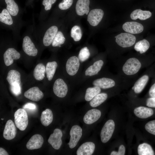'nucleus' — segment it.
Returning a JSON list of instances; mask_svg holds the SVG:
<instances>
[{
  "label": "nucleus",
  "mask_w": 155,
  "mask_h": 155,
  "mask_svg": "<svg viewBox=\"0 0 155 155\" xmlns=\"http://www.w3.org/2000/svg\"><path fill=\"white\" fill-rule=\"evenodd\" d=\"M122 28L126 32L132 34L140 33L144 30V27L141 24L135 22L125 23L123 25Z\"/></svg>",
  "instance_id": "nucleus-10"
},
{
  "label": "nucleus",
  "mask_w": 155,
  "mask_h": 155,
  "mask_svg": "<svg viewBox=\"0 0 155 155\" xmlns=\"http://www.w3.org/2000/svg\"><path fill=\"white\" fill-rule=\"evenodd\" d=\"M10 89L13 93L16 96H18L21 93V88L20 84H16L10 86Z\"/></svg>",
  "instance_id": "nucleus-40"
},
{
  "label": "nucleus",
  "mask_w": 155,
  "mask_h": 155,
  "mask_svg": "<svg viewBox=\"0 0 155 155\" xmlns=\"http://www.w3.org/2000/svg\"><path fill=\"white\" fill-rule=\"evenodd\" d=\"M117 44L122 48L131 46L135 43L136 38L133 35L127 33H121L115 36Z\"/></svg>",
  "instance_id": "nucleus-3"
},
{
  "label": "nucleus",
  "mask_w": 155,
  "mask_h": 155,
  "mask_svg": "<svg viewBox=\"0 0 155 155\" xmlns=\"http://www.w3.org/2000/svg\"><path fill=\"white\" fill-rule=\"evenodd\" d=\"M62 135L61 130L57 128L55 129L53 133L50 135L48 141L54 149L58 150L61 147L62 143Z\"/></svg>",
  "instance_id": "nucleus-9"
},
{
  "label": "nucleus",
  "mask_w": 155,
  "mask_h": 155,
  "mask_svg": "<svg viewBox=\"0 0 155 155\" xmlns=\"http://www.w3.org/2000/svg\"><path fill=\"white\" fill-rule=\"evenodd\" d=\"M14 117L16 127L21 131L24 130L28 125V122L26 111L23 108L18 109L15 113Z\"/></svg>",
  "instance_id": "nucleus-2"
},
{
  "label": "nucleus",
  "mask_w": 155,
  "mask_h": 155,
  "mask_svg": "<svg viewBox=\"0 0 155 155\" xmlns=\"http://www.w3.org/2000/svg\"><path fill=\"white\" fill-rule=\"evenodd\" d=\"M70 136L69 142L68 144L71 149L74 148L80 139L82 135V129L79 125L73 126L70 131Z\"/></svg>",
  "instance_id": "nucleus-5"
},
{
  "label": "nucleus",
  "mask_w": 155,
  "mask_h": 155,
  "mask_svg": "<svg viewBox=\"0 0 155 155\" xmlns=\"http://www.w3.org/2000/svg\"><path fill=\"white\" fill-rule=\"evenodd\" d=\"M24 95L26 98L34 101H39L44 96L43 93L37 87L29 89L24 92Z\"/></svg>",
  "instance_id": "nucleus-13"
},
{
  "label": "nucleus",
  "mask_w": 155,
  "mask_h": 155,
  "mask_svg": "<svg viewBox=\"0 0 155 155\" xmlns=\"http://www.w3.org/2000/svg\"><path fill=\"white\" fill-rule=\"evenodd\" d=\"M20 57V53L16 49L13 48L8 49L3 55V58L5 64L7 66L12 64L14 59H18Z\"/></svg>",
  "instance_id": "nucleus-14"
},
{
  "label": "nucleus",
  "mask_w": 155,
  "mask_h": 155,
  "mask_svg": "<svg viewBox=\"0 0 155 155\" xmlns=\"http://www.w3.org/2000/svg\"><path fill=\"white\" fill-rule=\"evenodd\" d=\"M53 91L55 94L58 97H64L67 92V85L63 79H58L54 83Z\"/></svg>",
  "instance_id": "nucleus-6"
},
{
  "label": "nucleus",
  "mask_w": 155,
  "mask_h": 155,
  "mask_svg": "<svg viewBox=\"0 0 155 155\" xmlns=\"http://www.w3.org/2000/svg\"><path fill=\"white\" fill-rule=\"evenodd\" d=\"M6 79L10 86L21 84V75L20 73L15 70H11L8 73Z\"/></svg>",
  "instance_id": "nucleus-23"
},
{
  "label": "nucleus",
  "mask_w": 155,
  "mask_h": 155,
  "mask_svg": "<svg viewBox=\"0 0 155 155\" xmlns=\"http://www.w3.org/2000/svg\"><path fill=\"white\" fill-rule=\"evenodd\" d=\"M7 4L6 8L10 15L16 16L18 13L19 8L18 5L13 0H5Z\"/></svg>",
  "instance_id": "nucleus-33"
},
{
  "label": "nucleus",
  "mask_w": 155,
  "mask_h": 155,
  "mask_svg": "<svg viewBox=\"0 0 155 155\" xmlns=\"http://www.w3.org/2000/svg\"><path fill=\"white\" fill-rule=\"evenodd\" d=\"M0 155H8L9 154L7 152L2 148H0Z\"/></svg>",
  "instance_id": "nucleus-46"
},
{
  "label": "nucleus",
  "mask_w": 155,
  "mask_h": 155,
  "mask_svg": "<svg viewBox=\"0 0 155 155\" xmlns=\"http://www.w3.org/2000/svg\"><path fill=\"white\" fill-rule=\"evenodd\" d=\"M45 68L42 63L38 64L35 67L33 71V76L35 79L38 81L43 79L45 77Z\"/></svg>",
  "instance_id": "nucleus-27"
},
{
  "label": "nucleus",
  "mask_w": 155,
  "mask_h": 155,
  "mask_svg": "<svg viewBox=\"0 0 155 155\" xmlns=\"http://www.w3.org/2000/svg\"><path fill=\"white\" fill-rule=\"evenodd\" d=\"M101 112L99 110L92 109L89 110L83 118L84 122L87 124H91L97 121L100 117Z\"/></svg>",
  "instance_id": "nucleus-16"
},
{
  "label": "nucleus",
  "mask_w": 155,
  "mask_h": 155,
  "mask_svg": "<svg viewBox=\"0 0 155 155\" xmlns=\"http://www.w3.org/2000/svg\"><path fill=\"white\" fill-rule=\"evenodd\" d=\"M24 108H28L30 109H35L36 108V105L32 103H28L24 105L23 107Z\"/></svg>",
  "instance_id": "nucleus-44"
},
{
  "label": "nucleus",
  "mask_w": 155,
  "mask_h": 155,
  "mask_svg": "<svg viewBox=\"0 0 155 155\" xmlns=\"http://www.w3.org/2000/svg\"><path fill=\"white\" fill-rule=\"evenodd\" d=\"M146 105L150 107L155 108V97L148 98L146 101Z\"/></svg>",
  "instance_id": "nucleus-43"
},
{
  "label": "nucleus",
  "mask_w": 155,
  "mask_h": 155,
  "mask_svg": "<svg viewBox=\"0 0 155 155\" xmlns=\"http://www.w3.org/2000/svg\"><path fill=\"white\" fill-rule=\"evenodd\" d=\"M44 140L40 135L36 134L33 135L29 140L26 145L27 148L29 150L40 148L43 143Z\"/></svg>",
  "instance_id": "nucleus-15"
},
{
  "label": "nucleus",
  "mask_w": 155,
  "mask_h": 155,
  "mask_svg": "<svg viewBox=\"0 0 155 155\" xmlns=\"http://www.w3.org/2000/svg\"><path fill=\"white\" fill-rule=\"evenodd\" d=\"M53 119V113L51 109L47 108L42 112L40 121L44 126H47L49 125L52 122Z\"/></svg>",
  "instance_id": "nucleus-26"
},
{
  "label": "nucleus",
  "mask_w": 155,
  "mask_h": 155,
  "mask_svg": "<svg viewBox=\"0 0 155 155\" xmlns=\"http://www.w3.org/2000/svg\"><path fill=\"white\" fill-rule=\"evenodd\" d=\"M142 66V63L138 59L131 57L124 63L122 67L123 73L127 76L135 75L139 71Z\"/></svg>",
  "instance_id": "nucleus-1"
},
{
  "label": "nucleus",
  "mask_w": 155,
  "mask_h": 155,
  "mask_svg": "<svg viewBox=\"0 0 155 155\" xmlns=\"http://www.w3.org/2000/svg\"><path fill=\"white\" fill-rule=\"evenodd\" d=\"M22 48L25 53L29 56H35L37 54V49L28 36H26L23 38Z\"/></svg>",
  "instance_id": "nucleus-12"
},
{
  "label": "nucleus",
  "mask_w": 155,
  "mask_h": 155,
  "mask_svg": "<svg viewBox=\"0 0 155 155\" xmlns=\"http://www.w3.org/2000/svg\"><path fill=\"white\" fill-rule=\"evenodd\" d=\"M0 21L8 25H11L13 24L12 18L7 9H3L0 13Z\"/></svg>",
  "instance_id": "nucleus-34"
},
{
  "label": "nucleus",
  "mask_w": 155,
  "mask_h": 155,
  "mask_svg": "<svg viewBox=\"0 0 155 155\" xmlns=\"http://www.w3.org/2000/svg\"><path fill=\"white\" fill-rule=\"evenodd\" d=\"M94 86H97L103 89H106L114 87L116 84L115 81L112 79L102 78L96 79L93 82Z\"/></svg>",
  "instance_id": "nucleus-17"
},
{
  "label": "nucleus",
  "mask_w": 155,
  "mask_h": 155,
  "mask_svg": "<svg viewBox=\"0 0 155 155\" xmlns=\"http://www.w3.org/2000/svg\"><path fill=\"white\" fill-rule=\"evenodd\" d=\"M103 11L100 9H94L90 11L88 16L87 21L92 26H97L104 16Z\"/></svg>",
  "instance_id": "nucleus-7"
},
{
  "label": "nucleus",
  "mask_w": 155,
  "mask_h": 155,
  "mask_svg": "<svg viewBox=\"0 0 155 155\" xmlns=\"http://www.w3.org/2000/svg\"><path fill=\"white\" fill-rule=\"evenodd\" d=\"M90 55L89 50L86 47L82 49L79 52L78 58L81 62H84L88 59Z\"/></svg>",
  "instance_id": "nucleus-37"
},
{
  "label": "nucleus",
  "mask_w": 155,
  "mask_h": 155,
  "mask_svg": "<svg viewBox=\"0 0 155 155\" xmlns=\"http://www.w3.org/2000/svg\"><path fill=\"white\" fill-rule=\"evenodd\" d=\"M57 64L55 61L49 62L46 65L45 72L46 77L49 81L53 79L57 67Z\"/></svg>",
  "instance_id": "nucleus-28"
},
{
  "label": "nucleus",
  "mask_w": 155,
  "mask_h": 155,
  "mask_svg": "<svg viewBox=\"0 0 155 155\" xmlns=\"http://www.w3.org/2000/svg\"><path fill=\"white\" fill-rule=\"evenodd\" d=\"M57 0H43L42 4L44 6V9L46 10H50L52 4L54 3Z\"/></svg>",
  "instance_id": "nucleus-41"
},
{
  "label": "nucleus",
  "mask_w": 155,
  "mask_h": 155,
  "mask_svg": "<svg viewBox=\"0 0 155 155\" xmlns=\"http://www.w3.org/2000/svg\"><path fill=\"white\" fill-rule=\"evenodd\" d=\"M71 37L75 41H79L82 37V34L80 27L78 26H75L71 29Z\"/></svg>",
  "instance_id": "nucleus-36"
},
{
  "label": "nucleus",
  "mask_w": 155,
  "mask_h": 155,
  "mask_svg": "<svg viewBox=\"0 0 155 155\" xmlns=\"http://www.w3.org/2000/svg\"><path fill=\"white\" fill-rule=\"evenodd\" d=\"M149 79L148 76L144 75L139 78L135 82L132 88L135 93L141 92L146 85Z\"/></svg>",
  "instance_id": "nucleus-21"
},
{
  "label": "nucleus",
  "mask_w": 155,
  "mask_h": 155,
  "mask_svg": "<svg viewBox=\"0 0 155 155\" xmlns=\"http://www.w3.org/2000/svg\"><path fill=\"white\" fill-rule=\"evenodd\" d=\"M115 128L114 121L111 119L107 121L104 124L100 132V137L102 142L106 143L111 137Z\"/></svg>",
  "instance_id": "nucleus-4"
},
{
  "label": "nucleus",
  "mask_w": 155,
  "mask_h": 155,
  "mask_svg": "<svg viewBox=\"0 0 155 155\" xmlns=\"http://www.w3.org/2000/svg\"><path fill=\"white\" fill-rule=\"evenodd\" d=\"M90 0H78L75 6L77 14L80 16L86 14L87 15L89 11Z\"/></svg>",
  "instance_id": "nucleus-19"
},
{
  "label": "nucleus",
  "mask_w": 155,
  "mask_h": 155,
  "mask_svg": "<svg viewBox=\"0 0 155 155\" xmlns=\"http://www.w3.org/2000/svg\"><path fill=\"white\" fill-rule=\"evenodd\" d=\"M63 2L60 3L58 5L59 8L61 10H64L69 8L72 5L73 0H63Z\"/></svg>",
  "instance_id": "nucleus-39"
},
{
  "label": "nucleus",
  "mask_w": 155,
  "mask_h": 155,
  "mask_svg": "<svg viewBox=\"0 0 155 155\" xmlns=\"http://www.w3.org/2000/svg\"><path fill=\"white\" fill-rule=\"evenodd\" d=\"M95 148V145L92 142H87L83 144L78 149L77 155H91Z\"/></svg>",
  "instance_id": "nucleus-18"
},
{
  "label": "nucleus",
  "mask_w": 155,
  "mask_h": 155,
  "mask_svg": "<svg viewBox=\"0 0 155 155\" xmlns=\"http://www.w3.org/2000/svg\"><path fill=\"white\" fill-rule=\"evenodd\" d=\"M17 131L15 125L11 120H8L3 132V137L5 139L11 140L15 137Z\"/></svg>",
  "instance_id": "nucleus-11"
},
{
  "label": "nucleus",
  "mask_w": 155,
  "mask_h": 155,
  "mask_svg": "<svg viewBox=\"0 0 155 155\" xmlns=\"http://www.w3.org/2000/svg\"><path fill=\"white\" fill-rule=\"evenodd\" d=\"M79 59L75 56L70 57L67 60L66 69L68 74L70 75H74L77 72L80 67Z\"/></svg>",
  "instance_id": "nucleus-8"
},
{
  "label": "nucleus",
  "mask_w": 155,
  "mask_h": 155,
  "mask_svg": "<svg viewBox=\"0 0 155 155\" xmlns=\"http://www.w3.org/2000/svg\"><path fill=\"white\" fill-rule=\"evenodd\" d=\"M138 153L139 155H154V151L150 145L144 143L139 145L137 148Z\"/></svg>",
  "instance_id": "nucleus-31"
},
{
  "label": "nucleus",
  "mask_w": 155,
  "mask_h": 155,
  "mask_svg": "<svg viewBox=\"0 0 155 155\" xmlns=\"http://www.w3.org/2000/svg\"><path fill=\"white\" fill-rule=\"evenodd\" d=\"M152 14L149 11L136 9L132 12L130 16L133 20H136L138 18L141 20H145L150 18L152 16Z\"/></svg>",
  "instance_id": "nucleus-24"
},
{
  "label": "nucleus",
  "mask_w": 155,
  "mask_h": 155,
  "mask_svg": "<svg viewBox=\"0 0 155 155\" xmlns=\"http://www.w3.org/2000/svg\"><path fill=\"white\" fill-rule=\"evenodd\" d=\"M104 64L103 61L101 60L95 62L86 70L85 74L86 76H92L98 74L100 70Z\"/></svg>",
  "instance_id": "nucleus-25"
},
{
  "label": "nucleus",
  "mask_w": 155,
  "mask_h": 155,
  "mask_svg": "<svg viewBox=\"0 0 155 155\" xmlns=\"http://www.w3.org/2000/svg\"><path fill=\"white\" fill-rule=\"evenodd\" d=\"M135 115L141 119H146L152 116L154 114L153 110L150 108L140 106L135 108L134 110Z\"/></svg>",
  "instance_id": "nucleus-22"
},
{
  "label": "nucleus",
  "mask_w": 155,
  "mask_h": 155,
  "mask_svg": "<svg viewBox=\"0 0 155 155\" xmlns=\"http://www.w3.org/2000/svg\"><path fill=\"white\" fill-rule=\"evenodd\" d=\"M150 44L145 39L140 40L137 42L134 45V49L141 54L145 53L149 49Z\"/></svg>",
  "instance_id": "nucleus-29"
},
{
  "label": "nucleus",
  "mask_w": 155,
  "mask_h": 155,
  "mask_svg": "<svg viewBox=\"0 0 155 155\" xmlns=\"http://www.w3.org/2000/svg\"><path fill=\"white\" fill-rule=\"evenodd\" d=\"M65 40L62 33L61 31H58L53 38L52 43V46L53 47H60L61 45L64 43Z\"/></svg>",
  "instance_id": "nucleus-35"
},
{
  "label": "nucleus",
  "mask_w": 155,
  "mask_h": 155,
  "mask_svg": "<svg viewBox=\"0 0 155 155\" xmlns=\"http://www.w3.org/2000/svg\"><path fill=\"white\" fill-rule=\"evenodd\" d=\"M100 88L97 86L88 88L86 91L85 100L87 101H90L96 95L100 93Z\"/></svg>",
  "instance_id": "nucleus-32"
},
{
  "label": "nucleus",
  "mask_w": 155,
  "mask_h": 155,
  "mask_svg": "<svg viewBox=\"0 0 155 155\" xmlns=\"http://www.w3.org/2000/svg\"><path fill=\"white\" fill-rule=\"evenodd\" d=\"M149 93L151 97H155V83L150 87Z\"/></svg>",
  "instance_id": "nucleus-45"
},
{
  "label": "nucleus",
  "mask_w": 155,
  "mask_h": 155,
  "mask_svg": "<svg viewBox=\"0 0 155 155\" xmlns=\"http://www.w3.org/2000/svg\"><path fill=\"white\" fill-rule=\"evenodd\" d=\"M1 119V120H4V119L2 118V119Z\"/></svg>",
  "instance_id": "nucleus-47"
},
{
  "label": "nucleus",
  "mask_w": 155,
  "mask_h": 155,
  "mask_svg": "<svg viewBox=\"0 0 155 155\" xmlns=\"http://www.w3.org/2000/svg\"><path fill=\"white\" fill-rule=\"evenodd\" d=\"M145 128L149 133L155 135V120L148 122L146 124Z\"/></svg>",
  "instance_id": "nucleus-38"
},
{
  "label": "nucleus",
  "mask_w": 155,
  "mask_h": 155,
  "mask_svg": "<svg viewBox=\"0 0 155 155\" xmlns=\"http://www.w3.org/2000/svg\"><path fill=\"white\" fill-rule=\"evenodd\" d=\"M108 95L106 93H99L90 100V104L93 107H97L105 101Z\"/></svg>",
  "instance_id": "nucleus-30"
},
{
  "label": "nucleus",
  "mask_w": 155,
  "mask_h": 155,
  "mask_svg": "<svg viewBox=\"0 0 155 155\" xmlns=\"http://www.w3.org/2000/svg\"><path fill=\"white\" fill-rule=\"evenodd\" d=\"M57 31V27L55 26H51L46 30L43 40L45 46H48L51 44Z\"/></svg>",
  "instance_id": "nucleus-20"
},
{
  "label": "nucleus",
  "mask_w": 155,
  "mask_h": 155,
  "mask_svg": "<svg viewBox=\"0 0 155 155\" xmlns=\"http://www.w3.org/2000/svg\"><path fill=\"white\" fill-rule=\"evenodd\" d=\"M125 152V146L123 145L120 146L118 152L113 151L112 152L111 155H124Z\"/></svg>",
  "instance_id": "nucleus-42"
}]
</instances>
